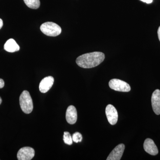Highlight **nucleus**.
I'll list each match as a JSON object with an SVG mask.
<instances>
[{"mask_svg": "<svg viewBox=\"0 0 160 160\" xmlns=\"http://www.w3.org/2000/svg\"><path fill=\"white\" fill-rule=\"evenodd\" d=\"M3 25V21L0 18V29L2 27Z\"/></svg>", "mask_w": 160, "mask_h": 160, "instance_id": "a211bd4d", "label": "nucleus"}, {"mask_svg": "<svg viewBox=\"0 0 160 160\" xmlns=\"http://www.w3.org/2000/svg\"><path fill=\"white\" fill-rule=\"evenodd\" d=\"M72 141L75 143L80 142H82V135L79 132H76L72 134Z\"/></svg>", "mask_w": 160, "mask_h": 160, "instance_id": "2eb2a0df", "label": "nucleus"}, {"mask_svg": "<svg viewBox=\"0 0 160 160\" xmlns=\"http://www.w3.org/2000/svg\"><path fill=\"white\" fill-rule=\"evenodd\" d=\"M144 2L147 3V4H150L152 2V0H140Z\"/></svg>", "mask_w": 160, "mask_h": 160, "instance_id": "f3484780", "label": "nucleus"}, {"mask_svg": "<svg viewBox=\"0 0 160 160\" xmlns=\"http://www.w3.org/2000/svg\"><path fill=\"white\" fill-rule=\"evenodd\" d=\"M19 101L20 106L23 112L26 114L31 113L33 110V103L29 92L23 91L20 95Z\"/></svg>", "mask_w": 160, "mask_h": 160, "instance_id": "f03ea898", "label": "nucleus"}, {"mask_svg": "<svg viewBox=\"0 0 160 160\" xmlns=\"http://www.w3.org/2000/svg\"><path fill=\"white\" fill-rule=\"evenodd\" d=\"M77 111L75 107L73 106H70L67 108L66 112V120L69 124H74L77 121Z\"/></svg>", "mask_w": 160, "mask_h": 160, "instance_id": "9b49d317", "label": "nucleus"}, {"mask_svg": "<svg viewBox=\"0 0 160 160\" xmlns=\"http://www.w3.org/2000/svg\"><path fill=\"white\" fill-rule=\"evenodd\" d=\"M158 38L160 41V26L159 27L158 29Z\"/></svg>", "mask_w": 160, "mask_h": 160, "instance_id": "6ab92c4d", "label": "nucleus"}, {"mask_svg": "<svg viewBox=\"0 0 160 160\" xmlns=\"http://www.w3.org/2000/svg\"><path fill=\"white\" fill-rule=\"evenodd\" d=\"M54 78L52 77L48 76L43 78L39 85V90L42 93H45L49 91L53 86Z\"/></svg>", "mask_w": 160, "mask_h": 160, "instance_id": "1a4fd4ad", "label": "nucleus"}, {"mask_svg": "<svg viewBox=\"0 0 160 160\" xmlns=\"http://www.w3.org/2000/svg\"><path fill=\"white\" fill-rule=\"evenodd\" d=\"M4 49L8 52H13L19 51V46L13 39H9L4 45Z\"/></svg>", "mask_w": 160, "mask_h": 160, "instance_id": "f8f14e48", "label": "nucleus"}, {"mask_svg": "<svg viewBox=\"0 0 160 160\" xmlns=\"http://www.w3.org/2000/svg\"><path fill=\"white\" fill-rule=\"evenodd\" d=\"M143 147L145 151L151 155L155 156L158 153V147L151 139H146L144 142Z\"/></svg>", "mask_w": 160, "mask_h": 160, "instance_id": "9d476101", "label": "nucleus"}, {"mask_svg": "<svg viewBox=\"0 0 160 160\" xmlns=\"http://www.w3.org/2000/svg\"><path fill=\"white\" fill-rule=\"evenodd\" d=\"M35 151L31 147H25L18 152L17 158L19 160H30L34 157Z\"/></svg>", "mask_w": 160, "mask_h": 160, "instance_id": "39448f33", "label": "nucleus"}, {"mask_svg": "<svg viewBox=\"0 0 160 160\" xmlns=\"http://www.w3.org/2000/svg\"><path fill=\"white\" fill-rule=\"evenodd\" d=\"M152 109L156 114H160V90L156 89L153 92L151 97Z\"/></svg>", "mask_w": 160, "mask_h": 160, "instance_id": "0eeeda50", "label": "nucleus"}, {"mask_svg": "<svg viewBox=\"0 0 160 160\" xmlns=\"http://www.w3.org/2000/svg\"><path fill=\"white\" fill-rule=\"evenodd\" d=\"M105 54L100 52H89L80 56L77 58L76 63L82 68L89 69L96 67L105 59Z\"/></svg>", "mask_w": 160, "mask_h": 160, "instance_id": "f257e3e1", "label": "nucleus"}, {"mask_svg": "<svg viewBox=\"0 0 160 160\" xmlns=\"http://www.w3.org/2000/svg\"><path fill=\"white\" fill-rule=\"evenodd\" d=\"M40 29L44 34L50 37L57 36L62 32V29L60 26L52 22L43 23L41 25Z\"/></svg>", "mask_w": 160, "mask_h": 160, "instance_id": "7ed1b4c3", "label": "nucleus"}, {"mask_svg": "<svg viewBox=\"0 0 160 160\" xmlns=\"http://www.w3.org/2000/svg\"><path fill=\"white\" fill-rule=\"evenodd\" d=\"M109 86L111 89L115 91L128 92L131 90V87L129 84L118 79H112L109 81Z\"/></svg>", "mask_w": 160, "mask_h": 160, "instance_id": "20e7f679", "label": "nucleus"}, {"mask_svg": "<svg viewBox=\"0 0 160 160\" xmlns=\"http://www.w3.org/2000/svg\"><path fill=\"white\" fill-rule=\"evenodd\" d=\"M4 86H5V82L4 80L0 78V89L3 88Z\"/></svg>", "mask_w": 160, "mask_h": 160, "instance_id": "dca6fc26", "label": "nucleus"}, {"mask_svg": "<svg viewBox=\"0 0 160 160\" xmlns=\"http://www.w3.org/2000/svg\"><path fill=\"white\" fill-rule=\"evenodd\" d=\"M2 98H1L0 97V105H1V104H2Z\"/></svg>", "mask_w": 160, "mask_h": 160, "instance_id": "aec40b11", "label": "nucleus"}, {"mask_svg": "<svg viewBox=\"0 0 160 160\" xmlns=\"http://www.w3.org/2000/svg\"><path fill=\"white\" fill-rule=\"evenodd\" d=\"M106 117L111 125H114L117 122L118 113L117 110L112 105H108L106 109Z\"/></svg>", "mask_w": 160, "mask_h": 160, "instance_id": "423d86ee", "label": "nucleus"}, {"mask_svg": "<svg viewBox=\"0 0 160 160\" xmlns=\"http://www.w3.org/2000/svg\"><path fill=\"white\" fill-rule=\"evenodd\" d=\"M63 141L65 144L68 145H71L72 144V137L70 133L68 132H65L63 135Z\"/></svg>", "mask_w": 160, "mask_h": 160, "instance_id": "4468645a", "label": "nucleus"}, {"mask_svg": "<svg viewBox=\"0 0 160 160\" xmlns=\"http://www.w3.org/2000/svg\"><path fill=\"white\" fill-rule=\"evenodd\" d=\"M125 146L123 144H120L118 145L112 151L110 152L107 160H120L122 157Z\"/></svg>", "mask_w": 160, "mask_h": 160, "instance_id": "6e6552de", "label": "nucleus"}, {"mask_svg": "<svg viewBox=\"0 0 160 160\" xmlns=\"http://www.w3.org/2000/svg\"><path fill=\"white\" fill-rule=\"evenodd\" d=\"M26 6L32 9H37L40 6V0H24Z\"/></svg>", "mask_w": 160, "mask_h": 160, "instance_id": "ddd939ff", "label": "nucleus"}]
</instances>
